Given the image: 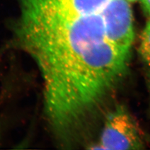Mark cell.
<instances>
[{
    "mask_svg": "<svg viewBox=\"0 0 150 150\" xmlns=\"http://www.w3.org/2000/svg\"><path fill=\"white\" fill-rule=\"evenodd\" d=\"M145 145L143 134L131 115L117 107L109 114L96 145L105 150H139Z\"/></svg>",
    "mask_w": 150,
    "mask_h": 150,
    "instance_id": "cell-2",
    "label": "cell"
},
{
    "mask_svg": "<svg viewBox=\"0 0 150 150\" xmlns=\"http://www.w3.org/2000/svg\"><path fill=\"white\" fill-rule=\"evenodd\" d=\"M12 26L14 45L29 54L41 74L80 75L103 64L115 45L101 13L81 15L54 0H18Z\"/></svg>",
    "mask_w": 150,
    "mask_h": 150,
    "instance_id": "cell-1",
    "label": "cell"
},
{
    "mask_svg": "<svg viewBox=\"0 0 150 150\" xmlns=\"http://www.w3.org/2000/svg\"><path fill=\"white\" fill-rule=\"evenodd\" d=\"M139 52L145 62L150 66V31L144 30L141 40Z\"/></svg>",
    "mask_w": 150,
    "mask_h": 150,
    "instance_id": "cell-5",
    "label": "cell"
},
{
    "mask_svg": "<svg viewBox=\"0 0 150 150\" xmlns=\"http://www.w3.org/2000/svg\"><path fill=\"white\" fill-rule=\"evenodd\" d=\"M144 30H146V31H150V19L149 20V22H147L146 27H145Z\"/></svg>",
    "mask_w": 150,
    "mask_h": 150,
    "instance_id": "cell-7",
    "label": "cell"
},
{
    "mask_svg": "<svg viewBox=\"0 0 150 150\" xmlns=\"http://www.w3.org/2000/svg\"><path fill=\"white\" fill-rule=\"evenodd\" d=\"M67 10L81 15L101 13L110 0H54Z\"/></svg>",
    "mask_w": 150,
    "mask_h": 150,
    "instance_id": "cell-4",
    "label": "cell"
},
{
    "mask_svg": "<svg viewBox=\"0 0 150 150\" xmlns=\"http://www.w3.org/2000/svg\"><path fill=\"white\" fill-rule=\"evenodd\" d=\"M141 2L145 13L150 16V0H141Z\"/></svg>",
    "mask_w": 150,
    "mask_h": 150,
    "instance_id": "cell-6",
    "label": "cell"
},
{
    "mask_svg": "<svg viewBox=\"0 0 150 150\" xmlns=\"http://www.w3.org/2000/svg\"><path fill=\"white\" fill-rule=\"evenodd\" d=\"M129 1V2H136L138 0H127Z\"/></svg>",
    "mask_w": 150,
    "mask_h": 150,
    "instance_id": "cell-8",
    "label": "cell"
},
{
    "mask_svg": "<svg viewBox=\"0 0 150 150\" xmlns=\"http://www.w3.org/2000/svg\"><path fill=\"white\" fill-rule=\"evenodd\" d=\"M129 2L127 0H110L101 14L109 40L130 54L134 32L132 12Z\"/></svg>",
    "mask_w": 150,
    "mask_h": 150,
    "instance_id": "cell-3",
    "label": "cell"
},
{
    "mask_svg": "<svg viewBox=\"0 0 150 150\" xmlns=\"http://www.w3.org/2000/svg\"><path fill=\"white\" fill-rule=\"evenodd\" d=\"M149 87H150V75H149Z\"/></svg>",
    "mask_w": 150,
    "mask_h": 150,
    "instance_id": "cell-9",
    "label": "cell"
}]
</instances>
